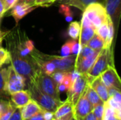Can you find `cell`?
Listing matches in <instances>:
<instances>
[{
	"instance_id": "31",
	"label": "cell",
	"mask_w": 121,
	"mask_h": 120,
	"mask_svg": "<svg viewBox=\"0 0 121 120\" xmlns=\"http://www.w3.org/2000/svg\"><path fill=\"white\" fill-rule=\"evenodd\" d=\"M92 112L99 120H101L104 113V104H100L94 106L92 110Z\"/></svg>"
},
{
	"instance_id": "42",
	"label": "cell",
	"mask_w": 121,
	"mask_h": 120,
	"mask_svg": "<svg viewBox=\"0 0 121 120\" xmlns=\"http://www.w3.org/2000/svg\"><path fill=\"white\" fill-rule=\"evenodd\" d=\"M1 20H2V18H0V44L2 43V40H4V38L5 37V36L8 33V32H3L1 30Z\"/></svg>"
},
{
	"instance_id": "28",
	"label": "cell",
	"mask_w": 121,
	"mask_h": 120,
	"mask_svg": "<svg viewBox=\"0 0 121 120\" xmlns=\"http://www.w3.org/2000/svg\"><path fill=\"white\" fill-rule=\"evenodd\" d=\"M108 33V19L106 23H103L99 28H96V34H97L100 37H101V39L104 41V42L106 40Z\"/></svg>"
},
{
	"instance_id": "41",
	"label": "cell",
	"mask_w": 121,
	"mask_h": 120,
	"mask_svg": "<svg viewBox=\"0 0 121 120\" xmlns=\"http://www.w3.org/2000/svg\"><path fill=\"white\" fill-rule=\"evenodd\" d=\"M6 12V9H5V7H4V5L2 2L1 0H0V18H3L4 13Z\"/></svg>"
},
{
	"instance_id": "14",
	"label": "cell",
	"mask_w": 121,
	"mask_h": 120,
	"mask_svg": "<svg viewBox=\"0 0 121 120\" xmlns=\"http://www.w3.org/2000/svg\"><path fill=\"white\" fill-rule=\"evenodd\" d=\"M100 51L96 50L94 54H92L91 55H90L87 57H85V58H82V59L76 58L74 69L77 70L81 74L86 75L89 72V71L90 70L91 66H93Z\"/></svg>"
},
{
	"instance_id": "13",
	"label": "cell",
	"mask_w": 121,
	"mask_h": 120,
	"mask_svg": "<svg viewBox=\"0 0 121 120\" xmlns=\"http://www.w3.org/2000/svg\"><path fill=\"white\" fill-rule=\"evenodd\" d=\"M37 7L38 6L35 5L27 4L25 1L16 3L11 8L10 15L13 16V18L16 21V25H18V23L23 18H24L26 16H27L33 10H35Z\"/></svg>"
},
{
	"instance_id": "20",
	"label": "cell",
	"mask_w": 121,
	"mask_h": 120,
	"mask_svg": "<svg viewBox=\"0 0 121 120\" xmlns=\"http://www.w3.org/2000/svg\"><path fill=\"white\" fill-rule=\"evenodd\" d=\"M101 120H121V112L113 110L106 102L104 103V113Z\"/></svg>"
},
{
	"instance_id": "15",
	"label": "cell",
	"mask_w": 121,
	"mask_h": 120,
	"mask_svg": "<svg viewBox=\"0 0 121 120\" xmlns=\"http://www.w3.org/2000/svg\"><path fill=\"white\" fill-rule=\"evenodd\" d=\"M31 100L28 90H22L10 95V100L16 108H21Z\"/></svg>"
},
{
	"instance_id": "38",
	"label": "cell",
	"mask_w": 121,
	"mask_h": 120,
	"mask_svg": "<svg viewBox=\"0 0 121 120\" xmlns=\"http://www.w3.org/2000/svg\"><path fill=\"white\" fill-rule=\"evenodd\" d=\"M44 120L43 118V109L41 110V111H40L38 113H37L36 115H35L34 116L28 118V119H26V120Z\"/></svg>"
},
{
	"instance_id": "45",
	"label": "cell",
	"mask_w": 121,
	"mask_h": 120,
	"mask_svg": "<svg viewBox=\"0 0 121 120\" xmlns=\"http://www.w3.org/2000/svg\"><path fill=\"white\" fill-rule=\"evenodd\" d=\"M25 1V0H17V2L16 3H19V2H23Z\"/></svg>"
},
{
	"instance_id": "25",
	"label": "cell",
	"mask_w": 121,
	"mask_h": 120,
	"mask_svg": "<svg viewBox=\"0 0 121 120\" xmlns=\"http://www.w3.org/2000/svg\"><path fill=\"white\" fill-rule=\"evenodd\" d=\"M16 108L12 104L11 100H8L0 114V120H9Z\"/></svg>"
},
{
	"instance_id": "26",
	"label": "cell",
	"mask_w": 121,
	"mask_h": 120,
	"mask_svg": "<svg viewBox=\"0 0 121 120\" xmlns=\"http://www.w3.org/2000/svg\"><path fill=\"white\" fill-rule=\"evenodd\" d=\"M59 12L62 14L67 22H71L73 19V13L70 8V6L65 4H60Z\"/></svg>"
},
{
	"instance_id": "29",
	"label": "cell",
	"mask_w": 121,
	"mask_h": 120,
	"mask_svg": "<svg viewBox=\"0 0 121 120\" xmlns=\"http://www.w3.org/2000/svg\"><path fill=\"white\" fill-rule=\"evenodd\" d=\"M72 84H73V81H72V79L71 71L65 72L61 85H62L65 87V91L67 92H68V91H70V89H71V88L72 86Z\"/></svg>"
},
{
	"instance_id": "32",
	"label": "cell",
	"mask_w": 121,
	"mask_h": 120,
	"mask_svg": "<svg viewBox=\"0 0 121 120\" xmlns=\"http://www.w3.org/2000/svg\"><path fill=\"white\" fill-rule=\"evenodd\" d=\"M67 72V71H66ZM65 71H56L55 72H54L51 76L52 77V79L55 80V81L58 84H61L62 79L64 78V75H65Z\"/></svg>"
},
{
	"instance_id": "6",
	"label": "cell",
	"mask_w": 121,
	"mask_h": 120,
	"mask_svg": "<svg viewBox=\"0 0 121 120\" xmlns=\"http://www.w3.org/2000/svg\"><path fill=\"white\" fill-rule=\"evenodd\" d=\"M38 53L39 56L45 59L50 61L55 65L57 71H72L74 69L75 61L77 58V55L71 54L67 57L62 56H56V55H50L42 53L38 50Z\"/></svg>"
},
{
	"instance_id": "16",
	"label": "cell",
	"mask_w": 121,
	"mask_h": 120,
	"mask_svg": "<svg viewBox=\"0 0 121 120\" xmlns=\"http://www.w3.org/2000/svg\"><path fill=\"white\" fill-rule=\"evenodd\" d=\"M89 85L96 92V93L99 95V96L101 98V99L104 103H106L108 100V88L102 82L100 76L93 79L89 83Z\"/></svg>"
},
{
	"instance_id": "1",
	"label": "cell",
	"mask_w": 121,
	"mask_h": 120,
	"mask_svg": "<svg viewBox=\"0 0 121 120\" xmlns=\"http://www.w3.org/2000/svg\"><path fill=\"white\" fill-rule=\"evenodd\" d=\"M5 37L6 40V50L11 55V65L18 74L25 79L27 86L34 82L40 70L35 65L30 54L27 57H22L19 54L16 45L15 30L8 32Z\"/></svg>"
},
{
	"instance_id": "17",
	"label": "cell",
	"mask_w": 121,
	"mask_h": 120,
	"mask_svg": "<svg viewBox=\"0 0 121 120\" xmlns=\"http://www.w3.org/2000/svg\"><path fill=\"white\" fill-rule=\"evenodd\" d=\"M20 110L22 120H26L38 113L40 111H41L42 108L35 101L31 99L26 105L20 108Z\"/></svg>"
},
{
	"instance_id": "43",
	"label": "cell",
	"mask_w": 121,
	"mask_h": 120,
	"mask_svg": "<svg viewBox=\"0 0 121 120\" xmlns=\"http://www.w3.org/2000/svg\"><path fill=\"white\" fill-rule=\"evenodd\" d=\"M69 1V0H56V1L59 4H67Z\"/></svg>"
},
{
	"instance_id": "19",
	"label": "cell",
	"mask_w": 121,
	"mask_h": 120,
	"mask_svg": "<svg viewBox=\"0 0 121 120\" xmlns=\"http://www.w3.org/2000/svg\"><path fill=\"white\" fill-rule=\"evenodd\" d=\"M73 107H74V105L68 99H67L65 101H63L62 103V104L54 112V117H55V119L63 117V116L67 115L68 113L72 112Z\"/></svg>"
},
{
	"instance_id": "46",
	"label": "cell",
	"mask_w": 121,
	"mask_h": 120,
	"mask_svg": "<svg viewBox=\"0 0 121 120\" xmlns=\"http://www.w3.org/2000/svg\"><path fill=\"white\" fill-rule=\"evenodd\" d=\"M70 120H76V119H75L74 117H72V119H71Z\"/></svg>"
},
{
	"instance_id": "23",
	"label": "cell",
	"mask_w": 121,
	"mask_h": 120,
	"mask_svg": "<svg viewBox=\"0 0 121 120\" xmlns=\"http://www.w3.org/2000/svg\"><path fill=\"white\" fill-rule=\"evenodd\" d=\"M104 1V0H69V2L67 3V4L69 6H74V7L80 9L81 11H84L88 5L92 4V3L101 2V1Z\"/></svg>"
},
{
	"instance_id": "11",
	"label": "cell",
	"mask_w": 121,
	"mask_h": 120,
	"mask_svg": "<svg viewBox=\"0 0 121 120\" xmlns=\"http://www.w3.org/2000/svg\"><path fill=\"white\" fill-rule=\"evenodd\" d=\"M100 78L107 88L121 90V81L115 66H110L101 75Z\"/></svg>"
},
{
	"instance_id": "34",
	"label": "cell",
	"mask_w": 121,
	"mask_h": 120,
	"mask_svg": "<svg viewBox=\"0 0 121 120\" xmlns=\"http://www.w3.org/2000/svg\"><path fill=\"white\" fill-rule=\"evenodd\" d=\"M1 1L4 5L6 11L10 10L17 2V0H1Z\"/></svg>"
},
{
	"instance_id": "9",
	"label": "cell",
	"mask_w": 121,
	"mask_h": 120,
	"mask_svg": "<svg viewBox=\"0 0 121 120\" xmlns=\"http://www.w3.org/2000/svg\"><path fill=\"white\" fill-rule=\"evenodd\" d=\"M92 110L93 106L86 97L85 88L77 103L74 105L72 110L73 117H74L77 120H82L84 117H86L91 112H92Z\"/></svg>"
},
{
	"instance_id": "35",
	"label": "cell",
	"mask_w": 121,
	"mask_h": 120,
	"mask_svg": "<svg viewBox=\"0 0 121 120\" xmlns=\"http://www.w3.org/2000/svg\"><path fill=\"white\" fill-rule=\"evenodd\" d=\"M9 120H22L20 108H16Z\"/></svg>"
},
{
	"instance_id": "44",
	"label": "cell",
	"mask_w": 121,
	"mask_h": 120,
	"mask_svg": "<svg viewBox=\"0 0 121 120\" xmlns=\"http://www.w3.org/2000/svg\"><path fill=\"white\" fill-rule=\"evenodd\" d=\"M25 2L27 3V4H31V5H34L35 0H25Z\"/></svg>"
},
{
	"instance_id": "2",
	"label": "cell",
	"mask_w": 121,
	"mask_h": 120,
	"mask_svg": "<svg viewBox=\"0 0 121 120\" xmlns=\"http://www.w3.org/2000/svg\"><path fill=\"white\" fill-rule=\"evenodd\" d=\"M110 66H115L113 49L112 47L110 48H103L100 51L93 66L86 74L89 83L95 78L100 76V75Z\"/></svg>"
},
{
	"instance_id": "27",
	"label": "cell",
	"mask_w": 121,
	"mask_h": 120,
	"mask_svg": "<svg viewBox=\"0 0 121 120\" xmlns=\"http://www.w3.org/2000/svg\"><path fill=\"white\" fill-rule=\"evenodd\" d=\"M9 63H11L10 53L6 49L2 47L1 44H0V67Z\"/></svg>"
},
{
	"instance_id": "36",
	"label": "cell",
	"mask_w": 121,
	"mask_h": 120,
	"mask_svg": "<svg viewBox=\"0 0 121 120\" xmlns=\"http://www.w3.org/2000/svg\"><path fill=\"white\" fill-rule=\"evenodd\" d=\"M81 46L79 42H77L76 40H74L73 44H72V54H75L77 55L79 52Z\"/></svg>"
},
{
	"instance_id": "10",
	"label": "cell",
	"mask_w": 121,
	"mask_h": 120,
	"mask_svg": "<svg viewBox=\"0 0 121 120\" xmlns=\"http://www.w3.org/2000/svg\"><path fill=\"white\" fill-rule=\"evenodd\" d=\"M88 84L89 81L86 76L80 74L79 76L74 81L70 91L67 92V99L70 100L73 105H74Z\"/></svg>"
},
{
	"instance_id": "37",
	"label": "cell",
	"mask_w": 121,
	"mask_h": 120,
	"mask_svg": "<svg viewBox=\"0 0 121 120\" xmlns=\"http://www.w3.org/2000/svg\"><path fill=\"white\" fill-rule=\"evenodd\" d=\"M43 115L44 120H53L54 117V112L45 110H43Z\"/></svg>"
},
{
	"instance_id": "40",
	"label": "cell",
	"mask_w": 121,
	"mask_h": 120,
	"mask_svg": "<svg viewBox=\"0 0 121 120\" xmlns=\"http://www.w3.org/2000/svg\"><path fill=\"white\" fill-rule=\"evenodd\" d=\"M82 120H99L95 115H94V114L92 112H91L90 113H89L86 117H84Z\"/></svg>"
},
{
	"instance_id": "30",
	"label": "cell",
	"mask_w": 121,
	"mask_h": 120,
	"mask_svg": "<svg viewBox=\"0 0 121 120\" xmlns=\"http://www.w3.org/2000/svg\"><path fill=\"white\" fill-rule=\"evenodd\" d=\"M74 40H68L66 42L61 48V56L67 57L72 54V47Z\"/></svg>"
},
{
	"instance_id": "7",
	"label": "cell",
	"mask_w": 121,
	"mask_h": 120,
	"mask_svg": "<svg viewBox=\"0 0 121 120\" xmlns=\"http://www.w3.org/2000/svg\"><path fill=\"white\" fill-rule=\"evenodd\" d=\"M26 87V82L25 79L18 74L11 65L7 67L6 90L9 95L24 90Z\"/></svg>"
},
{
	"instance_id": "39",
	"label": "cell",
	"mask_w": 121,
	"mask_h": 120,
	"mask_svg": "<svg viewBox=\"0 0 121 120\" xmlns=\"http://www.w3.org/2000/svg\"><path fill=\"white\" fill-rule=\"evenodd\" d=\"M72 117H73V112H71L63 117H59V118H55L53 120H70Z\"/></svg>"
},
{
	"instance_id": "4",
	"label": "cell",
	"mask_w": 121,
	"mask_h": 120,
	"mask_svg": "<svg viewBox=\"0 0 121 120\" xmlns=\"http://www.w3.org/2000/svg\"><path fill=\"white\" fill-rule=\"evenodd\" d=\"M83 11V15L93 23L96 28L106 23L108 19L105 6L101 2H95L88 5Z\"/></svg>"
},
{
	"instance_id": "3",
	"label": "cell",
	"mask_w": 121,
	"mask_h": 120,
	"mask_svg": "<svg viewBox=\"0 0 121 120\" xmlns=\"http://www.w3.org/2000/svg\"><path fill=\"white\" fill-rule=\"evenodd\" d=\"M26 88L30 93L31 99L35 101L43 110L54 112L63 102L43 93L34 83L28 84Z\"/></svg>"
},
{
	"instance_id": "12",
	"label": "cell",
	"mask_w": 121,
	"mask_h": 120,
	"mask_svg": "<svg viewBox=\"0 0 121 120\" xmlns=\"http://www.w3.org/2000/svg\"><path fill=\"white\" fill-rule=\"evenodd\" d=\"M96 34V28L93 23L83 15L82 23H81V31L79 34V44L80 46L86 45L88 42L91 37Z\"/></svg>"
},
{
	"instance_id": "21",
	"label": "cell",
	"mask_w": 121,
	"mask_h": 120,
	"mask_svg": "<svg viewBox=\"0 0 121 120\" xmlns=\"http://www.w3.org/2000/svg\"><path fill=\"white\" fill-rule=\"evenodd\" d=\"M86 97L92 105L93 108L97 105L104 103L101 99V98L99 96V95L96 93V92L89 84L86 87Z\"/></svg>"
},
{
	"instance_id": "33",
	"label": "cell",
	"mask_w": 121,
	"mask_h": 120,
	"mask_svg": "<svg viewBox=\"0 0 121 120\" xmlns=\"http://www.w3.org/2000/svg\"><path fill=\"white\" fill-rule=\"evenodd\" d=\"M56 0H35L34 5L36 6L48 7L52 4H54Z\"/></svg>"
},
{
	"instance_id": "8",
	"label": "cell",
	"mask_w": 121,
	"mask_h": 120,
	"mask_svg": "<svg viewBox=\"0 0 121 120\" xmlns=\"http://www.w3.org/2000/svg\"><path fill=\"white\" fill-rule=\"evenodd\" d=\"M104 2L106 13L113 23L116 37L121 20V0H104Z\"/></svg>"
},
{
	"instance_id": "18",
	"label": "cell",
	"mask_w": 121,
	"mask_h": 120,
	"mask_svg": "<svg viewBox=\"0 0 121 120\" xmlns=\"http://www.w3.org/2000/svg\"><path fill=\"white\" fill-rule=\"evenodd\" d=\"M7 68L0 67V100H10V95L6 90Z\"/></svg>"
},
{
	"instance_id": "5",
	"label": "cell",
	"mask_w": 121,
	"mask_h": 120,
	"mask_svg": "<svg viewBox=\"0 0 121 120\" xmlns=\"http://www.w3.org/2000/svg\"><path fill=\"white\" fill-rule=\"evenodd\" d=\"M33 83L43 93L57 100H61L60 97V91L58 89V84L55 81L51 76H49L40 71Z\"/></svg>"
},
{
	"instance_id": "22",
	"label": "cell",
	"mask_w": 121,
	"mask_h": 120,
	"mask_svg": "<svg viewBox=\"0 0 121 120\" xmlns=\"http://www.w3.org/2000/svg\"><path fill=\"white\" fill-rule=\"evenodd\" d=\"M67 29L68 35L72 38V40H77L79 37L81 31V23L78 21H71Z\"/></svg>"
},
{
	"instance_id": "24",
	"label": "cell",
	"mask_w": 121,
	"mask_h": 120,
	"mask_svg": "<svg viewBox=\"0 0 121 120\" xmlns=\"http://www.w3.org/2000/svg\"><path fill=\"white\" fill-rule=\"evenodd\" d=\"M86 45L92 50L100 51L104 47V41L97 34H95L88 42Z\"/></svg>"
}]
</instances>
